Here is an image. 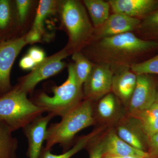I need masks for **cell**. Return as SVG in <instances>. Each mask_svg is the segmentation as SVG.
I'll list each match as a JSON object with an SVG mask.
<instances>
[{
    "label": "cell",
    "instance_id": "cb8c5ba5",
    "mask_svg": "<svg viewBox=\"0 0 158 158\" xmlns=\"http://www.w3.org/2000/svg\"><path fill=\"white\" fill-rule=\"evenodd\" d=\"M131 69L137 75L141 74L158 75V54L149 59L135 63Z\"/></svg>",
    "mask_w": 158,
    "mask_h": 158
},
{
    "label": "cell",
    "instance_id": "484cf974",
    "mask_svg": "<svg viewBox=\"0 0 158 158\" xmlns=\"http://www.w3.org/2000/svg\"><path fill=\"white\" fill-rule=\"evenodd\" d=\"M11 17L9 2L0 0V29H4L8 26Z\"/></svg>",
    "mask_w": 158,
    "mask_h": 158
},
{
    "label": "cell",
    "instance_id": "d4e9b609",
    "mask_svg": "<svg viewBox=\"0 0 158 158\" xmlns=\"http://www.w3.org/2000/svg\"><path fill=\"white\" fill-rule=\"evenodd\" d=\"M97 136L90 140L86 146L88 148L89 158H103L104 155L102 138L98 140Z\"/></svg>",
    "mask_w": 158,
    "mask_h": 158
},
{
    "label": "cell",
    "instance_id": "4316f807",
    "mask_svg": "<svg viewBox=\"0 0 158 158\" xmlns=\"http://www.w3.org/2000/svg\"><path fill=\"white\" fill-rule=\"evenodd\" d=\"M19 21L23 23L25 20L31 6V1L29 0H17L15 1Z\"/></svg>",
    "mask_w": 158,
    "mask_h": 158
},
{
    "label": "cell",
    "instance_id": "ffe728a7",
    "mask_svg": "<svg viewBox=\"0 0 158 158\" xmlns=\"http://www.w3.org/2000/svg\"><path fill=\"white\" fill-rule=\"evenodd\" d=\"M135 117L141 122L148 138L158 132V102Z\"/></svg>",
    "mask_w": 158,
    "mask_h": 158
},
{
    "label": "cell",
    "instance_id": "836d02e7",
    "mask_svg": "<svg viewBox=\"0 0 158 158\" xmlns=\"http://www.w3.org/2000/svg\"><path fill=\"white\" fill-rule=\"evenodd\" d=\"M145 158H153L151 157H146Z\"/></svg>",
    "mask_w": 158,
    "mask_h": 158
},
{
    "label": "cell",
    "instance_id": "52a82bcc",
    "mask_svg": "<svg viewBox=\"0 0 158 158\" xmlns=\"http://www.w3.org/2000/svg\"><path fill=\"white\" fill-rule=\"evenodd\" d=\"M135 88L127 106V115L135 116L156 101L157 84L151 75H137Z\"/></svg>",
    "mask_w": 158,
    "mask_h": 158
},
{
    "label": "cell",
    "instance_id": "7a4b0ae2",
    "mask_svg": "<svg viewBox=\"0 0 158 158\" xmlns=\"http://www.w3.org/2000/svg\"><path fill=\"white\" fill-rule=\"evenodd\" d=\"M95 122L93 102L84 99L62 116L60 122L48 127L44 148L51 150L54 145L59 144L63 148V152H65L76 135L93 125Z\"/></svg>",
    "mask_w": 158,
    "mask_h": 158
},
{
    "label": "cell",
    "instance_id": "9a60e30c",
    "mask_svg": "<svg viewBox=\"0 0 158 158\" xmlns=\"http://www.w3.org/2000/svg\"><path fill=\"white\" fill-rule=\"evenodd\" d=\"M115 94L110 92L99 100L97 105L95 119L99 118L102 122L114 124L126 114L125 109Z\"/></svg>",
    "mask_w": 158,
    "mask_h": 158
},
{
    "label": "cell",
    "instance_id": "3957f363",
    "mask_svg": "<svg viewBox=\"0 0 158 158\" xmlns=\"http://www.w3.org/2000/svg\"><path fill=\"white\" fill-rule=\"evenodd\" d=\"M52 91V96L41 93L32 102L54 117H62L84 100L82 86L76 76L73 64L69 65L66 81L60 86L54 87Z\"/></svg>",
    "mask_w": 158,
    "mask_h": 158
},
{
    "label": "cell",
    "instance_id": "5b68a950",
    "mask_svg": "<svg viewBox=\"0 0 158 158\" xmlns=\"http://www.w3.org/2000/svg\"><path fill=\"white\" fill-rule=\"evenodd\" d=\"M61 17L69 37L67 48H77L93 39L94 28L80 1L65 0L61 5Z\"/></svg>",
    "mask_w": 158,
    "mask_h": 158
},
{
    "label": "cell",
    "instance_id": "44dd1931",
    "mask_svg": "<svg viewBox=\"0 0 158 158\" xmlns=\"http://www.w3.org/2000/svg\"><path fill=\"white\" fill-rule=\"evenodd\" d=\"M72 59L74 62L73 64L76 76L82 86L90 75L94 64L78 51L74 52Z\"/></svg>",
    "mask_w": 158,
    "mask_h": 158
},
{
    "label": "cell",
    "instance_id": "7c38bea8",
    "mask_svg": "<svg viewBox=\"0 0 158 158\" xmlns=\"http://www.w3.org/2000/svg\"><path fill=\"white\" fill-rule=\"evenodd\" d=\"M51 114L40 116L23 128V131L27 139L29 158H39L45 141L48 125L54 118Z\"/></svg>",
    "mask_w": 158,
    "mask_h": 158
},
{
    "label": "cell",
    "instance_id": "8fae6325",
    "mask_svg": "<svg viewBox=\"0 0 158 158\" xmlns=\"http://www.w3.org/2000/svg\"><path fill=\"white\" fill-rule=\"evenodd\" d=\"M141 20L129 17L125 15L113 13L103 24L94 29L93 40H98L106 37H112L137 31Z\"/></svg>",
    "mask_w": 158,
    "mask_h": 158
},
{
    "label": "cell",
    "instance_id": "d6a6232c",
    "mask_svg": "<svg viewBox=\"0 0 158 158\" xmlns=\"http://www.w3.org/2000/svg\"><path fill=\"white\" fill-rule=\"evenodd\" d=\"M156 102H158V84H157V89L156 97Z\"/></svg>",
    "mask_w": 158,
    "mask_h": 158
},
{
    "label": "cell",
    "instance_id": "277c9868",
    "mask_svg": "<svg viewBox=\"0 0 158 158\" xmlns=\"http://www.w3.org/2000/svg\"><path fill=\"white\" fill-rule=\"evenodd\" d=\"M27 94L18 86L0 98V121L12 131L23 128L45 113Z\"/></svg>",
    "mask_w": 158,
    "mask_h": 158
},
{
    "label": "cell",
    "instance_id": "ac0fdd59",
    "mask_svg": "<svg viewBox=\"0 0 158 158\" xmlns=\"http://www.w3.org/2000/svg\"><path fill=\"white\" fill-rule=\"evenodd\" d=\"M12 131L0 121V158H16L18 143Z\"/></svg>",
    "mask_w": 158,
    "mask_h": 158
},
{
    "label": "cell",
    "instance_id": "9c48e42d",
    "mask_svg": "<svg viewBox=\"0 0 158 158\" xmlns=\"http://www.w3.org/2000/svg\"><path fill=\"white\" fill-rule=\"evenodd\" d=\"M115 132L136 149L147 152L148 137L135 116L125 115L115 124Z\"/></svg>",
    "mask_w": 158,
    "mask_h": 158
},
{
    "label": "cell",
    "instance_id": "7402d4cb",
    "mask_svg": "<svg viewBox=\"0 0 158 158\" xmlns=\"http://www.w3.org/2000/svg\"><path fill=\"white\" fill-rule=\"evenodd\" d=\"M137 31L145 37H147L148 40L157 42L158 8L143 19H141V23Z\"/></svg>",
    "mask_w": 158,
    "mask_h": 158
},
{
    "label": "cell",
    "instance_id": "ba28073f",
    "mask_svg": "<svg viewBox=\"0 0 158 158\" xmlns=\"http://www.w3.org/2000/svg\"><path fill=\"white\" fill-rule=\"evenodd\" d=\"M113 69L103 63H96L84 84V99L93 102L99 100L111 92Z\"/></svg>",
    "mask_w": 158,
    "mask_h": 158
},
{
    "label": "cell",
    "instance_id": "f546056e",
    "mask_svg": "<svg viewBox=\"0 0 158 158\" xmlns=\"http://www.w3.org/2000/svg\"><path fill=\"white\" fill-rule=\"evenodd\" d=\"M19 65L21 68L25 70H29V69L33 70L36 67L37 64L27 55L23 57L20 60Z\"/></svg>",
    "mask_w": 158,
    "mask_h": 158
},
{
    "label": "cell",
    "instance_id": "2e32d148",
    "mask_svg": "<svg viewBox=\"0 0 158 158\" xmlns=\"http://www.w3.org/2000/svg\"><path fill=\"white\" fill-rule=\"evenodd\" d=\"M102 138L104 155L144 158L150 157L148 153L136 149L123 141L113 130L109 131Z\"/></svg>",
    "mask_w": 158,
    "mask_h": 158
},
{
    "label": "cell",
    "instance_id": "603a6c76",
    "mask_svg": "<svg viewBox=\"0 0 158 158\" xmlns=\"http://www.w3.org/2000/svg\"><path fill=\"white\" fill-rule=\"evenodd\" d=\"M56 2L53 0L40 1L32 29L42 34L44 20L55 11Z\"/></svg>",
    "mask_w": 158,
    "mask_h": 158
},
{
    "label": "cell",
    "instance_id": "8992f818",
    "mask_svg": "<svg viewBox=\"0 0 158 158\" xmlns=\"http://www.w3.org/2000/svg\"><path fill=\"white\" fill-rule=\"evenodd\" d=\"M69 54V49L66 48L45 58L36 65L32 72L23 78L19 87L26 93L32 92L39 82L56 74L63 69L65 63L62 60Z\"/></svg>",
    "mask_w": 158,
    "mask_h": 158
},
{
    "label": "cell",
    "instance_id": "30bf717a",
    "mask_svg": "<svg viewBox=\"0 0 158 158\" xmlns=\"http://www.w3.org/2000/svg\"><path fill=\"white\" fill-rule=\"evenodd\" d=\"M27 44L26 35L0 42V91L5 92L11 88V67L20 52Z\"/></svg>",
    "mask_w": 158,
    "mask_h": 158
},
{
    "label": "cell",
    "instance_id": "4dcf8cb0",
    "mask_svg": "<svg viewBox=\"0 0 158 158\" xmlns=\"http://www.w3.org/2000/svg\"><path fill=\"white\" fill-rule=\"evenodd\" d=\"M42 34L38 31L32 29L26 35V40L28 44H33L38 42L41 39Z\"/></svg>",
    "mask_w": 158,
    "mask_h": 158
},
{
    "label": "cell",
    "instance_id": "e0dca14e",
    "mask_svg": "<svg viewBox=\"0 0 158 158\" xmlns=\"http://www.w3.org/2000/svg\"><path fill=\"white\" fill-rule=\"evenodd\" d=\"M83 3L89 12L94 29L100 27L110 17L111 9L108 1L85 0Z\"/></svg>",
    "mask_w": 158,
    "mask_h": 158
},
{
    "label": "cell",
    "instance_id": "5bb4252c",
    "mask_svg": "<svg viewBox=\"0 0 158 158\" xmlns=\"http://www.w3.org/2000/svg\"><path fill=\"white\" fill-rule=\"evenodd\" d=\"M113 13L141 19L158 8V0H110Z\"/></svg>",
    "mask_w": 158,
    "mask_h": 158
},
{
    "label": "cell",
    "instance_id": "4fadbf2b",
    "mask_svg": "<svg viewBox=\"0 0 158 158\" xmlns=\"http://www.w3.org/2000/svg\"><path fill=\"white\" fill-rule=\"evenodd\" d=\"M113 69L111 92L126 109L135 88L138 76L133 72L130 66H121Z\"/></svg>",
    "mask_w": 158,
    "mask_h": 158
},
{
    "label": "cell",
    "instance_id": "1f68e13d",
    "mask_svg": "<svg viewBox=\"0 0 158 158\" xmlns=\"http://www.w3.org/2000/svg\"><path fill=\"white\" fill-rule=\"evenodd\" d=\"M146 158V157H145ZM103 158H145L141 157L121 156L107 155H104Z\"/></svg>",
    "mask_w": 158,
    "mask_h": 158
},
{
    "label": "cell",
    "instance_id": "d6986e66",
    "mask_svg": "<svg viewBox=\"0 0 158 158\" xmlns=\"http://www.w3.org/2000/svg\"><path fill=\"white\" fill-rule=\"evenodd\" d=\"M102 130V128H100L94 130L88 135L81 137L77 140L73 147L65 152H63L62 154H53L51 152V150H46L43 147L39 158H71L86 147L90 140L98 135Z\"/></svg>",
    "mask_w": 158,
    "mask_h": 158
},
{
    "label": "cell",
    "instance_id": "6da1fadb",
    "mask_svg": "<svg viewBox=\"0 0 158 158\" xmlns=\"http://www.w3.org/2000/svg\"><path fill=\"white\" fill-rule=\"evenodd\" d=\"M158 47L157 42L128 32L95 40L91 54L96 63L107 64L113 69L131 67L138 57Z\"/></svg>",
    "mask_w": 158,
    "mask_h": 158
},
{
    "label": "cell",
    "instance_id": "f1b7e54d",
    "mask_svg": "<svg viewBox=\"0 0 158 158\" xmlns=\"http://www.w3.org/2000/svg\"><path fill=\"white\" fill-rule=\"evenodd\" d=\"M28 55L33 59L37 65L42 62L46 58L44 52L37 47H33L30 49Z\"/></svg>",
    "mask_w": 158,
    "mask_h": 158
},
{
    "label": "cell",
    "instance_id": "83f0119b",
    "mask_svg": "<svg viewBox=\"0 0 158 158\" xmlns=\"http://www.w3.org/2000/svg\"><path fill=\"white\" fill-rule=\"evenodd\" d=\"M147 152L151 157L158 158V132L148 138Z\"/></svg>",
    "mask_w": 158,
    "mask_h": 158
}]
</instances>
